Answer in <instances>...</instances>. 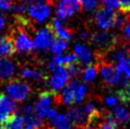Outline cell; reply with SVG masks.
<instances>
[{"label": "cell", "instance_id": "6da1fadb", "mask_svg": "<svg viewBox=\"0 0 130 129\" xmlns=\"http://www.w3.org/2000/svg\"><path fill=\"white\" fill-rule=\"evenodd\" d=\"M98 67H99V71L101 73L102 78L107 85L114 86L121 81L122 71L120 70V68L117 66L114 67L113 64L107 63L101 59L100 63L98 64Z\"/></svg>", "mask_w": 130, "mask_h": 129}, {"label": "cell", "instance_id": "7a4b0ae2", "mask_svg": "<svg viewBox=\"0 0 130 129\" xmlns=\"http://www.w3.org/2000/svg\"><path fill=\"white\" fill-rule=\"evenodd\" d=\"M30 86L24 82L13 80L9 83V85L6 86V92L9 97L13 101L22 102L28 98L30 93Z\"/></svg>", "mask_w": 130, "mask_h": 129}, {"label": "cell", "instance_id": "3957f363", "mask_svg": "<svg viewBox=\"0 0 130 129\" xmlns=\"http://www.w3.org/2000/svg\"><path fill=\"white\" fill-rule=\"evenodd\" d=\"M55 98L56 95L53 91H43L39 94L38 100L34 106V113L38 118L41 120L46 118L47 111L51 109V103Z\"/></svg>", "mask_w": 130, "mask_h": 129}, {"label": "cell", "instance_id": "277c9868", "mask_svg": "<svg viewBox=\"0 0 130 129\" xmlns=\"http://www.w3.org/2000/svg\"><path fill=\"white\" fill-rule=\"evenodd\" d=\"M81 3L79 0H61L56 9L59 20H66L80 11Z\"/></svg>", "mask_w": 130, "mask_h": 129}, {"label": "cell", "instance_id": "5b68a950", "mask_svg": "<svg viewBox=\"0 0 130 129\" xmlns=\"http://www.w3.org/2000/svg\"><path fill=\"white\" fill-rule=\"evenodd\" d=\"M117 40L118 38L114 34L106 31H97L91 36V42L94 46L105 51H107L114 45H116Z\"/></svg>", "mask_w": 130, "mask_h": 129}, {"label": "cell", "instance_id": "8992f818", "mask_svg": "<svg viewBox=\"0 0 130 129\" xmlns=\"http://www.w3.org/2000/svg\"><path fill=\"white\" fill-rule=\"evenodd\" d=\"M115 11L113 10H109L105 7L100 8L94 16L95 24L101 29L106 30L113 27L114 18H115Z\"/></svg>", "mask_w": 130, "mask_h": 129}, {"label": "cell", "instance_id": "52a82bcc", "mask_svg": "<svg viewBox=\"0 0 130 129\" xmlns=\"http://www.w3.org/2000/svg\"><path fill=\"white\" fill-rule=\"evenodd\" d=\"M54 34L51 31V29L47 27L45 29H40L37 32L35 38L33 40V45L34 47L40 50H45L50 49L51 44L54 40Z\"/></svg>", "mask_w": 130, "mask_h": 129}, {"label": "cell", "instance_id": "ba28073f", "mask_svg": "<svg viewBox=\"0 0 130 129\" xmlns=\"http://www.w3.org/2000/svg\"><path fill=\"white\" fill-rule=\"evenodd\" d=\"M69 79V76L65 68L62 67H58L53 70L52 75L48 79V86H51V88L53 92H56L58 90L63 88L65 85L68 83Z\"/></svg>", "mask_w": 130, "mask_h": 129}, {"label": "cell", "instance_id": "9c48e42d", "mask_svg": "<svg viewBox=\"0 0 130 129\" xmlns=\"http://www.w3.org/2000/svg\"><path fill=\"white\" fill-rule=\"evenodd\" d=\"M68 116L71 124L77 129L86 127L88 123V117L85 111V108L81 106H71L68 111Z\"/></svg>", "mask_w": 130, "mask_h": 129}, {"label": "cell", "instance_id": "30bf717a", "mask_svg": "<svg viewBox=\"0 0 130 129\" xmlns=\"http://www.w3.org/2000/svg\"><path fill=\"white\" fill-rule=\"evenodd\" d=\"M29 16L35 21L42 23L51 14V8L47 3H37L30 5L29 8Z\"/></svg>", "mask_w": 130, "mask_h": 129}, {"label": "cell", "instance_id": "8fae6325", "mask_svg": "<svg viewBox=\"0 0 130 129\" xmlns=\"http://www.w3.org/2000/svg\"><path fill=\"white\" fill-rule=\"evenodd\" d=\"M16 105L12 99L4 94H0V122H4L14 114Z\"/></svg>", "mask_w": 130, "mask_h": 129}, {"label": "cell", "instance_id": "7c38bea8", "mask_svg": "<svg viewBox=\"0 0 130 129\" xmlns=\"http://www.w3.org/2000/svg\"><path fill=\"white\" fill-rule=\"evenodd\" d=\"M74 54L77 58V61H78L79 64L83 66V67L90 66L92 61H93V57H92L90 50L82 44H76L75 45Z\"/></svg>", "mask_w": 130, "mask_h": 129}, {"label": "cell", "instance_id": "4fadbf2b", "mask_svg": "<svg viewBox=\"0 0 130 129\" xmlns=\"http://www.w3.org/2000/svg\"><path fill=\"white\" fill-rule=\"evenodd\" d=\"M47 27L51 29V30L53 32V34L58 36L59 38L65 40H70L72 38L73 33L69 29L66 28L61 24L60 20L58 18H54L51 24H48Z\"/></svg>", "mask_w": 130, "mask_h": 129}, {"label": "cell", "instance_id": "5bb4252c", "mask_svg": "<svg viewBox=\"0 0 130 129\" xmlns=\"http://www.w3.org/2000/svg\"><path fill=\"white\" fill-rule=\"evenodd\" d=\"M77 82L76 80H72L62 89V93L60 96V100L64 104L66 105H71L75 103V96H74V89L75 86H77Z\"/></svg>", "mask_w": 130, "mask_h": 129}, {"label": "cell", "instance_id": "9a60e30c", "mask_svg": "<svg viewBox=\"0 0 130 129\" xmlns=\"http://www.w3.org/2000/svg\"><path fill=\"white\" fill-rule=\"evenodd\" d=\"M15 72V66L6 58H0V82L9 81Z\"/></svg>", "mask_w": 130, "mask_h": 129}, {"label": "cell", "instance_id": "2e32d148", "mask_svg": "<svg viewBox=\"0 0 130 129\" xmlns=\"http://www.w3.org/2000/svg\"><path fill=\"white\" fill-rule=\"evenodd\" d=\"M2 127L3 129H25L24 118L19 114H13L2 122Z\"/></svg>", "mask_w": 130, "mask_h": 129}, {"label": "cell", "instance_id": "e0dca14e", "mask_svg": "<svg viewBox=\"0 0 130 129\" xmlns=\"http://www.w3.org/2000/svg\"><path fill=\"white\" fill-rule=\"evenodd\" d=\"M15 52L10 36H0V57H9Z\"/></svg>", "mask_w": 130, "mask_h": 129}, {"label": "cell", "instance_id": "ac0fdd59", "mask_svg": "<svg viewBox=\"0 0 130 129\" xmlns=\"http://www.w3.org/2000/svg\"><path fill=\"white\" fill-rule=\"evenodd\" d=\"M97 121L99 122V129H117L118 123L110 112L102 113Z\"/></svg>", "mask_w": 130, "mask_h": 129}, {"label": "cell", "instance_id": "d6986e66", "mask_svg": "<svg viewBox=\"0 0 130 129\" xmlns=\"http://www.w3.org/2000/svg\"><path fill=\"white\" fill-rule=\"evenodd\" d=\"M20 75L22 78L29 80H34V81H41V80L45 79V75L44 73L39 69L32 68H23L20 70Z\"/></svg>", "mask_w": 130, "mask_h": 129}, {"label": "cell", "instance_id": "ffe728a7", "mask_svg": "<svg viewBox=\"0 0 130 129\" xmlns=\"http://www.w3.org/2000/svg\"><path fill=\"white\" fill-rule=\"evenodd\" d=\"M55 129H71V122L68 114H57L51 120Z\"/></svg>", "mask_w": 130, "mask_h": 129}, {"label": "cell", "instance_id": "44dd1931", "mask_svg": "<svg viewBox=\"0 0 130 129\" xmlns=\"http://www.w3.org/2000/svg\"><path fill=\"white\" fill-rule=\"evenodd\" d=\"M113 117L115 118L117 122L121 123H126L130 119L129 113L126 110V108H124L123 105H117L116 104L113 108Z\"/></svg>", "mask_w": 130, "mask_h": 129}, {"label": "cell", "instance_id": "7402d4cb", "mask_svg": "<svg viewBox=\"0 0 130 129\" xmlns=\"http://www.w3.org/2000/svg\"><path fill=\"white\" fill-rule=\"evenodd\" d=\"M68 47V42L67 40L62 38H56L53 40V42L51 46V50L56 55H61L63 51H65Z\"/></svg>", "mask_w": 130, "mask_h": 129}, {"label": "cell", "instance_id": "603a6c76", "mask_svg": "<svg viewBox=\"0 0 130 129\" xmlns=\"http://www.w3.org/2000/svg\"><path fill=\"white\" fill-rule=\"evenodd\" d=\"M97 75V68L94 66H87L86 69L83 71V81L85 83H90L92 82Z\"/></svg>", "mask_w": 130, "mask_h": 129}, {"label": "cell", "instance_id": "cb8c5ba5", "mask_svg": "<svg viewBox=\"0 0 130 129\" xmlns=\"http://www.w3.org/2000/svg\"><path fill=\"white\" fill-rule=\"evenodd\" d=\"M117 67L120 68V70L123 72L124 75V79H130V57L124 58L122 61H120L117 64Z\"/></svg>", "mask_w": 130, "mask_h": 129}, {"label": "cell", "instance_id": "d4e9b609", "mask_svg": "<svg viewBox=\"0 0 130 129\" xmlns=\"http://www.w3.org/2000/svg\"><path fill=\"white\" fill-rule=\"evenodd\" d=\"M86 92H87V86L83 85V84L78 83L77 86H75V89H74L75 102L81 103L84 98H85V96H86Z\"/></svg>", "mask_w": 130, "mask_h": 129}, {"label": "cell", "instance_id": "484cf974", "mask_svg": "<svg viewBox=\"0 0 130 129\" xmlns=\"http://www.w3.org/2000/svg\"><path fill=\"white\" fill-rule=\"evenodd\" d=\"M127 16L125 15L124 12L121 11L118 13H115V18H114V23H113V27H116L118 29L123 28V26L126 23Z\"/></svg>", "mask_w": 130, "mask_h": 129}, {"label": "cell", "instance_id": "4316f807", "mask_svg": "<svg viewBox=\"0 0 130 129\" xmlns=\"http://www.w3.org/2000/svg\"><path fill=\"white\" fill-rule=\"evenodd\" d=\"M66 70L68 72V74H69V77H71V78H75L77 76L79 75L80 73V66L79 64H76L75 63H71V64H66Z\"/></svg>", "mask_w": 130, "mask_h": 129}, {"label": "cell", "instance_id": "83f0119b", "mask_svg": "<svg viewBox=\"0 0 130 129\" xmlns=\"http://www.w3.org/2000/svg\"><path fill=\"white\" fill-rule=\"evenodd\" d=\"M103 6L109 10H115L120 7V1L119 0H103L102 1Z\"/></svg>", "mask_w": 130, "mask_h": 129}, {"label": "cell", "instance_id": "f1b7e54d", "mask_svg": "<svg viewBox=\"0 0 130 129\" xmlns=\"http://www.w3.org/2000/svg\"><path fill=\"white\" fill-rule=\"evenodd\" d=\"M98 2L96 0H86L85 2L82 3V6H83L84 10L87 11H93L97 8Z\"/></svg>", "mask_w": 130, "mask_h": 129}, {"label": "cell", "instance_id": "f546056e", "mask_svg": "<svg viewBox=\"0 0 130 129\" xmlns=\"http://www.w3.org/2000/svg\"><path fill=\"white\" fill-rule=\"evenodd\" d=\"M11 10L13 11V12L17 13V14H21V13H24L26 11V6H25V4H23V3L13 4V5H11Z\"/></svg>", "mask_w": 130, "mask_h": 129}, {"label": "cell", "instance_id": "4dcf8cb0", "mask_svg": "<svg viewBox=\"0 0 130 129\" xmlns=\"http://www.w3.org/2000/svg\"><path fill=\"white\" fill-rule=\"evenodd\" d=\"M121 11L124 13H130V0H119Z\"/></svg>", "mask_w": 130, "mask_h": 129}, {"label": "cell", "instance_id": "1f68e13d", "mask_svg": "<svg viewBox=\"0 0 130 129\" xmlns=\"http://www.w3.org/2000/svg\"><path fill=\"white\" fill-rule=\"evenodd\" d=\"M11 5H12L11 0H0V10L2 11H7L11 9Z\"/></svg>", "mask_w": 130, "mask_h": 129}, {"label": "cell", "instance_id": "d6a6232c", "mask_svg": "<svg viewBox=\"0 0 130 129\" xmlns=\"http://www.w3.org/2000/svg\"><path fill=\"white\" fill-rule=\"evenodd\" d=\"M118 103V98L115 96H110L107 97L105 99V104L108 105V106H115Z\"/></svg>", "mask_w": 130, "mask_h": 129}, {"label": "cell", "instance_id": "836d02e7", "mask_svg": "<svg viewBox=\"0 0 130 129\" xmlns=\"http://www.w3.org/2000/svg\"><path fill=\"white\" fill-rule=\"evenodd\" d=\"M56 115H57V111H56L55 109H51H51L47 111L46 118H47L48 120H51H51L54 118Z\"/></svg>", "mask_w": 130, "mask_h": 129}, {"label": "cell", "instance_id": "e575fe53", "mask_svg": "<svg viewBox=\"0 0 130 129\" xmlns=\"http://www.w3.org/2000/svg\"><path fill=\"white\" fill-rule=\"evenodd\" d=\"M6 24V20H5V17L2 16V15H0V30L3 29L4 26Z\"/></svg>", "mask_w": 130, "mask_h": 129}, {"label": "cell", "instance_id": "d590c367", "mask_svg": "<svg viewBox=\"0 0 130 129\" xmlns=\"http://www.w3.org/2000/svg\"><path fill=\"white\" fill-rule=\"evenodd\" d=\"M87 37H88V34H87V31L84 30V31L81 32V38H82V39L86 40V39H87Z\"/></svg>", "mask_w": 130, "mask_h": 129}, {"label": "cell", "instance_id": "8d00e7d4", "mask_svg": "<svg viewBox=\"0 0 130 129\" xmlns=\"http://www.w3.org/2000/svg\"><path fill=\"white\" fill-rule=\"evenodd\" d=\"M126 50H127V53H129V54H130V42L128 43V45H127Z\"/></svg>", "mask_w": 130, "mask_h": 129}, {"label": "cell", "instance_id": "74e56055", "mask_svg": "<svg viewBox=\"0 0 130 129\" xmlns=\"http://www.w3.org/2000/svg\"><path fill=\"white\" fill-rule=\"evenodd\" d=\"M79 129H94L92 127H82V128H79Z\"/></svg>", "mask_w": 130, "mask_h": 129}, {"label": "cell", "instance_id": "f35d334b", "mask_svg": "<svg viewBox=\"0 0 130 129\" xmlns=\"http://www.w3.org/2000/svg\"><path fill=\"white\" fill-rule=\"evenodd\" d=\"M127 87H128V89H129V92H130V83H128V85H127Z\"/></svg>", "mask_w": 130, "mask_h": 129}, {"label": "cell", "instance_id": "ab89813d", "mask_svg": "<svg viewBox=\"0 0 130 129\" xmlns=\"http://www.w3.org/2000/svg\"><path fill=\"white\" fill-rule=\"evenodd\" d=\"M79 1H80V3L82 4V3H83V2H85V1H86V0H79Z\"/></svg>", "mask_w": 130, "mask_h": 129}, {"label": "cell", "instance_id": "60d3db41", "mask_svg": "<svg viewBox=\"0 0 130 129\" xmlns=\"http://www.w3.org/2000/svg\"><path fill=\"white\" fill-rule=\"evenodd\" d=\"M96 1H97V2H102L103 0H96Z\"/></svg>", "mask_w": 130, "mask_h": 129}, {"label": "cell", "instance_id": "b9f144b4", "mask_svg": "<svg viewBox=\"0 0 130 129\" xmlns=\"http://www.w3.org/2000/svg\"><path fill=\"white\" fill-rule=\"evenodd\" d=\"M0 129H3V127H2V125H0Z\"/></svg>", "mask_w": 130, "mask_h": 129}, {"label": "cell", "instance_id": "7bdbcfd3", "mask_svg": "<svg viewBox=\"0 0 130 129\" xmlns=\"http://www.w3.org/2000/svg\"><path fill=\"white\" fill-rule=\"evenodd\" d=\"M42 129H44V127H43V128H42Z\"/></svg>", "mask_w": 130, "mask_h": 129}]
</instances>
